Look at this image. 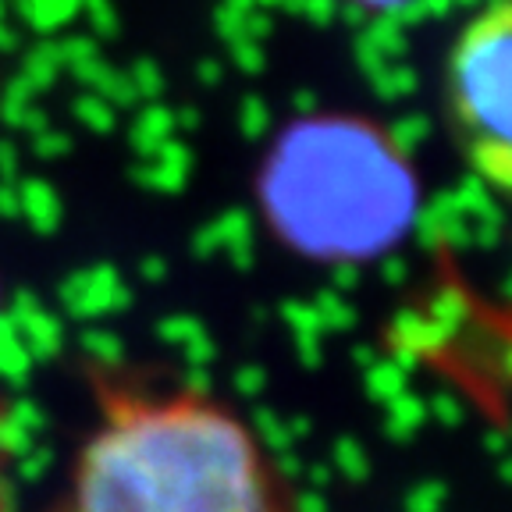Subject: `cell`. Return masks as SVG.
Returning <instances> with one entry per match:
<instances>
[{"instance_id":"obj_1","label":"cell","mask_w":512,"mask_h":512,"mask_svg":"<svg viewBox=\"0 0 512 512\" xmlns=\"http://www.w3.org/2000/svg\"><path fill=\"white\" fill-rule=\"evenodd\" d=\"M47 512H299L246 416L200 388H96V424Z\"/></svg>"},{"instance_id":"obj_2","label":"cell","mask_w":512,"mask_h":512,"mask_svg":"<svg viewBox=\"0 0 512 512\" xmlns=\"http://www.w3.org/2000/svg\"><path fill=\"white\" fill-rule=\"evenodd\" d=\"M256 200L292 253L360 264L399 246L420 207V182L384 125L360 114H310L274 139Z\"/></svg>"},{"instance_id":"obj_3","label":"cell","mask_w":512,"mask_h":512,"mask_svg":"<svg viewBox=\"0 0 512 512\" xmlns=\"http://www.w3.org/2000/svg\"><path fill=\"white\" fill-rule=\"evenodd\" d=\"M445 107L473 175L512 196V0H491L459 29L445 64Z\"/></svg>"},{"instance_id":"obj_4","label":"cell","mask_w":512,"mask_h":512,"mask_svg":"<svg viewBox=\"0 0 512 512\" xmlns=\"http://www.w3.org/2000/svg\"><path fill=\"white\" fill-rule=\"evenodd\" d=\"M349 8H360V11H374V15H384V11H399L413 0H345Z\"/></svg>"}]
</instances>
